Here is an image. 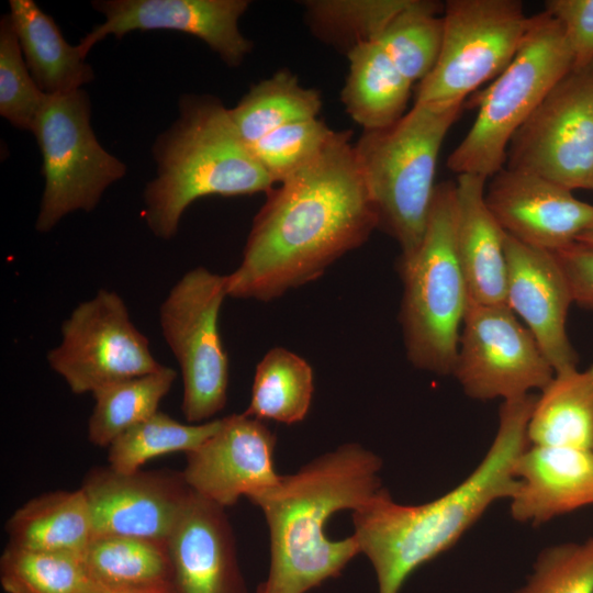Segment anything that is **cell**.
I'll list each match as a JSON object with an SVG mask.
<instances>
[{
  "instance_id": "cell-1",
  "label": "cell",
  "mask_w": 593,
  "mask_h": 593,
  "mask_svg": "<svg viewBox=\"0 0 593 593\" xmlns=\"http://www.w3.org/2000/svg\"><path fill=\"white\" fill-rule=\"evenodd\" d=\"M351 132H336L323 153L270 190L253 221L228 296L271 301L314 281L379 227Z\"/></svg>"
},
{
  "instance_id": "cell-2",
  "label": "cell",
  "mask_w": 593,
  "mask_h": 593,
  "mask_svg": "<svg viewBox=\"0 0 593 593\" xmlns=\"http://www.w3.org/2000/svg\"><path fill=\"white\" fill-rule=\"evenodd\" d=\"M536 395L502 402L493 441L478 466L443 495L418 505L395 502L380 489L353 512L360 552L371 562L378 593H399L421 566L452 547L477 521L516 488L514 467L529 445Z\"/></svg>"
},
{
  "instance_id": "cell-3",
  "label": "cell",
  "mask_w": 593,
  "mask_h": 593,
  "mask_svg": "<svg viewBox=\"0 0 593 593\" xmlns=\"http://www.w3.org/2000/svg\"><path fill=\"white\" fill-rule=\"evenodd\" d=\"M381 468L376 454L345 444L250 501L270 537L269 572L257 593H305L339 575L360 549L354 535L332 540L325 527L333 514L357 511L382 489Z\"/></svg>"
},
{
  "instance_id": "cell-4",
  "label": "cell",
  "mask_w": 593,
  "mask_h": 593,
  "mask_svg": "<svg viewBox=\"0 0 593 593\" xmlns=\"http://www.w3.org/2000/svg\"><path fill=\"white\" fill-rule=\"evenodd\" d=\"M157 165L144 189L152 233L172 238L186 209L206 195L269 192L275 181L239 135L230 109L211 94H183L178 116L153 144Z\"/></svg>"
},
{
  "instance_id": "cell-5",
  "label": "cell",
  "mask_w": 593,
  "mask_h": 593,
  "mask_svg": "<svg viewBox=\"0 0 593 593\" xmlns=\"http://www.w3.org/2000/svg\"><path fill=\"white\" fill-rule=\"evenodd\" d=\"M463 108L465 101L414 102L393 125L365 131L354 145L379 227L398 242L401 258L423 239L441 144Z\"/></svg>"
},
{
  "instance_id": "cell-6",
  "label": "cell",
  "mask_w": 593,
  "mask_h": 593,
  "mask_svg": "<svg viewBox=\"0 0 593 593\" xmlns=\"http://www.w3.org/2000/svg\"><path fill=\"white\" fill-rule=\"evenodd\" d=\"M456 188L436 186L423 239L400 260L403 340L411 363L438 376L452 374L463 318L467 283L455 243Z\"/></svg>"
},
{
  "instance_id": "cell-7",
  "label": "cell",
  "mask_w": 593,
  "mask_h": 593,
  "mask_svg": "<svg viewBox=\"0 0 593 593\" xmlns=\"http://www.w3.org/2000/svg\"><path fill=\"white\" fill-rule=\"evenodd\" d=\"M572 52L560 23L548 12L532 15L528 32L508 66L469 103L478 113L451 152L447 167L455 174L493 177L506 164L517 130L548 92L573 69Z\"/></svg>"
},
{
  "instance_id": "cell-8",
  "label": "cell",
  "mask_w": 593,
  "mask_h": 593,
  "mask_svg": "<svg viewBox=\"0 0 593 593\" xmlns=\"http://www.w3.org/2000/svg\"><path fill=\"white\" fill-rule=\"evenodd\" d=\"M83 89L46 96L32 133L45 179L35 228L52 231L75 211H92L104 191L126 175V165L98 142Z\"/></svg>"
},
{
  "instance_id": "cell-9",
  "label": "cell",
  "mask_w": 593,
  "mask_h": 593,
  "mask_svg": "<svg viewBox=\"0 0 593 593\" xmlns=\"http://www.w3.org/2000/svg\"><path fill=\"white\" fill-rule=\"evenodd\" d=\"M226 296V276L197 267L175 283L160 305L161 334L181 370V410L189 423L208 422L226 404L228 358L219 328Z\"/></svg>"
},
{
  "instance_id": "cell-10",
  "label": "cell",
  "mask_w": 593,
  "mask_h": 593,
  "mask_svg": "<svg viewBox=\"0 0 593 593\" xmlns=\"http://www.w3.org/2000/svg\"><path fill=\"white\" fill-rule=\"evenodd\" d=\"M530 20L518 0L446 1L440 53L417 83L415 102L466 101L508 66Z\"/></svg>"
},
{
  "instance_id": "cell-11",
  "label": "cell",
  "mask_w": 593,
  "mask_h": 593,
  "mask_svg": "<svg viewBox=\"0 0 593 593\" xmlns=\"http://www.w3.org/2000/svg\"><path fill=\"white\" fill-rule=\"evenodd\" d=\"M505 167L593 191V61L548 92L511 139Z\"/></svg>"
},
{
  "instance_id": "cell-12",
  "label": "cell",
  "mask_w": 593,
  "mask_h": 593,
  "mask_svg": "<svg viewBox=\"0 0 593 593\" xmlns=\"http://www.w3.org/2000/svg\"><path fill=\"white\" fill-rule=\"evenodd\" d=\"M47 361L75 394H92L163 366L132 322L123 299L105 289L79 303L63 322L61 342L48 351Z\"/></svg>"
},
{
  "instance_id": "cell-13",
  "label": "cell",
  "mask_w": 593,
  "mask_h": 593,
  "mask_svg": "<svg viewBox=\"0 0 593 593\" xmlns=\"http://www.w3.org/2000/svg\"><path fill=\"white\" fill-rule=\"evenodd\" d=\"M452 376L471 399L504 402L540 391L555 370L506 304L469 303Z\"/></svg>"
},
{
  "instance_id": "cell-14",
  "label": "cell",
  "mask_w": 593,
  "mask_h": 593,
  "mask_svg": "<svg viewBox=\"0 0 593 593\" xmlns=\"http://www.w3.org/2000/svg\"><path fill=\"white\" fill-rule=\"evenodd\" d=\"M247 0H97L92 8L104 16L77 44L86 57L109 35L121 38L133 31L170 30L203 41L230 67L239 66L253 44L238 27Z\"/></svg>"
},
{
  "instance_id": "cell-15",
  "label": "cell",
  "mask_w": 593,
  "mask_h": 593,
  "mask_svg": "<svg viewBox=\"0 0 593 593\" xmlns=\"http://www.w3.org/2000/svg\"><path fill=\"white\" fill-rule=\"evenodd\" d=\"M88 501L93 537L126 536L167 541L190 493L182 472H119L94 467L80 488Z\"/></svg>"
},
{
  "instance_id": "cell-16",
  "label": "cell",
  "mask_w": 593,
  "mask_h": 593,
  "mask_svg": "<svg viewBox=\"0 0 593 593\" xmlns=\"http://www.w3.org/2000/svg\"><path fill=\"white\" fill-rule=\"evenodd\" d=\"M276 436L261 419L242 414L223 417L219 429L187 455L182 471L188 486L226 508L240 496L249 501L271 490Z\"/></svg>"
},
{
  "instance_id": "cell-17",
  "label": "cell",
  "mask_w": 593,
  "mask_h": 593,
  "mask_svg": "<svg viewBox=\"0 0 593 593\" xmlns=\"http://www.w3.org/2000/svg\"><path fill=\"white\" fill-rule=\"evenodd\" d=\"M486 204L512 237L556 251L593 226V204L541 176L504 167L485 189Z\"/></svg>"
},
{
  "instance_id": "cell-18",
  "label": "cell",
  "mask_w": 593,
  "mask_h": 593,
  "mask_svg": "<svg viewBox=\"0 0 593 593\" xmlns=\"http://www.w3.org/2000/svg\"><path fill=\"white\" fill-rule=\"evenodd\" d=\"M505 254L506 305L535 336L555 373L578 368L566 328L573 299L556 255L508 234Z\"/></svg>"
},
{
  "instance_id": "cell-19",
  "label": "cell",
  "mask_w": 593,
  "mask_h": 593,
  "mask_svg": "<svg viewBox=\"0 0 593 593\" xmlns=\"http://www.w3.org/2000/svg\"><path fill=\"white\" fill-rule=\"evenodd\" d=\"M166 545L175 593H246L224 507L191 490Z\"/></svg>"
},
{
  "instance_id": "cell-20",
  "label": "cell",
  "mask_w": 593,
  "mask_h": 593,
  "mask_svg": "<svg viewBox=\"0 0 593 593\" xmlns=\"http://www.w3.org/2000/svg\"><path fill=\"white\" fill-rule=\"evenodd\" d=\"M514 474L508 501L516 522L540 525L593 505V451L529 444Z\"/></svg>"
},
{
  "instance_id": "cell-21",
  "label": "cell",
  "mask_w": 593,
  "mask_h": 593,
  "mask_svg": "<svg viewBox=\"0 0 593 593\" xmlns=\"http://www.w3.org/2000/svg\"><path fill=\"white\" fill-rule=\"evenodd\" d=\"M485 178L459 175L455 243L469 303L506 304V233L485 201Z\"/></svg>"
},
{
  "instance_id": "cell-22",
  "label": "cell",
  "mask_w": 593,
  "mask_h": 593,
  "mask_svg": "<svg viewBox=\"0 0 593 593\" xmlns=\"http://www.w3.org/2000/svg\"><path fill=\"white\" fill-rule=\"evenodd\" d=\"M10 18L31 76L48 96L65 94L94 78L78 45H70L55 20L33 0H10Z\"/></svg>"
},
{
  "instance_id": "cell-23",
  "label": "cell",
  "mask_w": 593,
  "mask_h": 593,
  "mask_svg": "<svg viewBox=\"0 0 593 593\" xmlns=\"http://www.w3.org/2000/svg\"><path fill=\"white\" fill-rule=\"evenodd\" d=\"M347 58L348 74L340 93L346 112L365 131L393 125L407 112L413 83L378 42L353 47Z\"/></svg>"
},
{
  "instance_id": "cell-24",
  "label": "cell",
  "mask_w": 593,
  "mask_h": 593,
  "mask_svg": "<svg viewBox=\"0 0 593 593\" xmlns=\"http://www.w3.org/2000/svg\"><path fill=\"white\" fill-rule=\"evenodd\" d=\"M9 546L82 556L93 538L88 501L81 489L31 499L7 521Z\"/></svg>"
},
{
  "instance_id": "cell-25",
  "label": "cell",
  "mask_w": 593,
  "mask_h": 593,
  "mask_svg": "<svg viewBox=\"0 0 593 593\" xmlns=\"http://www.w3.org/2000/svg\"><path fill=\"white\" fill-rule=\"evenodd\" d=\"M527 435L530 445L593 451V363L555 373L536 395Z\"/></svg>"
},
{
  "instance_id": "cell-26",
  "label": "cell",
  "mask_w": 593,
  "mask_h": 593,
  "mask_svg": "<svg viewBox=\"0 0 593 593\" xmlns=\"http://www.w3.org/2000/svg\"><path fill=\"white\" fill-rule=\"evenodd\" d=\"M321 108L320 92L303 87L294 74L282 69L253 85L230 114L250 147L277 128L317 118Z\"/></svg>"
},
{
  "instance_id": "cell-27",
  "label": "cell",
  "mask_w": 593,
  "mask_h": 593,
  "mask_svg": "<svg viewBox=\"0 0 593 593\" xmlns=\"http://www.w3.org/2000/svg\"><path fill=\"white\" fill-rule=\"evenodd\" d=\"M92 581L119 588H172V571L164 541L126 537H93L83 553ZM174 589V588H172Z\"/></svg>"
},
{
  "instance_id": "cell-28",
  "label": "cell",
  "mask_w": 593,
  "mask_h": 593,
  "mask_svg": "<svg viewBox=\"0 0 593 593\" xmlns=\"http://www.w3.org/2000/svg\"><path fill=\"white\" fill-rule=\"evenodd\" d=\"M313 393L314 376L309 362L286 348L275 347L256 367L244 413L261 421L294 424L305 418Z\"/></svg>"
},
{
  "instance_id": "cell-29",
  "label": "cell",
  "mask_w": 593,
  "mask_h": 593,
  "mask_svg": "<svg viewBox=\"0 0 593 593\" xmlns=\"http://www.w3.org/2000/svg\"><path fill=\"white\" fill-rule=\"evenodd\" d=\"M177 372L170 367L113 382L92 393L96 403L88 422V438L109 447L125 430L158 412Z\"/></svg>"
},
{
  "instance_id": "cell-30",
  "label": "cell",
  "mask_w": 593,
  "mask_h": 593,
  "mask_svg": "<svg viewBox=\"0 0 593 593\" xmlns=\"http://www.w3.org/2000/svg\"><path fill=\"white\" fill-rule=\"evenodd\" d=\"M444 4L411 0L390 23L378 42L396 68L412 83L421 82L434 68L443 43Z\"/></svg>"
},
{
  "instance_id": "cell-31",
  "label": "cell",
  "mask_w": 593,
  "mask_h": 593,
  "mask_svg": "<svg viewBox=\"0 0 593 593\" xmlns=\"http://www.w3.org/2000/svg\"><path fill=\"white\" fill-rule=\"evenodd\" d=\"M221 421L183 424L158 411L111 443L108 447L109 467L119 472H133L156 457L177 451L191 452L219 429Z\"/></svg>"
},
{
  "instance_id": "cell-32",
  "label": "cell",
  "mask_w": 593,
  "mask_h": 593,
  "mask_svg": "<svg viewBox=\"0 0 593 593\" xmlns=\"http://www.w3.org/2000/svg\"><path fill=\"white\" fill-rule=\"evenodd\" d=\"M411 0H309L305 19L322 41L345 48L377 41Z\"/></svg>"
},
{
  "instance_id": "cell-33",
  "label": "cell",
  "mask_w": 593,
  "mask_h": 593,
  "mask_svg": "<svg viewBox=\"0 0 593 593\" xmlns=\"http://www.w3.org/2000/svg\"><path fill=\"white\" fill-rule=\"evenodd\" d=\"M0 582L7 593H85L92 580L82 556L7 545Z\"/></svg>"
},
{
  "instance_id": "cell-34",
  "label": "cell",
  "mask_w": 593,
  "mask_h": 593,
  "mask_svg": "<svg viewBox=\"0 0 593 593\" xmlns=\"http://www.w3.org/2000/svg\"><path fill=\"white\" fill-rule=\"evenodd\" d=\"M335 133L315 118L277 128L250 149L275 183H280L316 159Z\"/></svg>"
},
{
  "instance_id": "cell-35",
  "label": "cell",
  "mask_w": 593,
  "mask_h": 593,
  "mask_svg": "<svg viewBox=\"0 0 593 593\" xmlns=\"http://www.w3.org/2000/svg\"><path fill=\"white\" fill-rule=\"evenodd\" d=\"M45 94L26 66L9 13L0 21V114L13 127L30 131L34 126Z\"/></svg>"
},
{
  "instance_id": "cell-36",
  "label": "cell",
  "mask_w": 593,
  "mask_h": 593,
  "mask_svg": "<svg viewBox=\"0 0 593 593\" xmlns=\"http://www.w3.org/2000/svg\"><path fill=\"white\" fill-rule=\"evenodd\" d=\"M515 593H593V536L545 548Z\"/></svg>"
},
{
  "instance_id": "cell-37",
  "label": "cell",
  "mask_w": 593,
  "mask_h": 593,
  "mask_svg": "<svg viewBox=\"0 0 593 593\" xmlns=\"http://www.w3.org/2000/svg\"><path fill=\"white\" fill-rule=\"evenodd\" d=\"M545 11L561 25L573 55V68L593 61V0H547Z\"/></svg>"
},
{
  "instance_id": "cell-38",
  "label": "cell",
  "mask_w": 593,
  "mask_h": 593,
  "mask_svg": "<svg viewBox=\"0 0 593 593\" xmlns=\"http://www.w3.org/2000/svg\"><path fill=\"white\" fill-rule=\"evenodd\" d=\"M552 253L568 280L573 303L593 310V246L575 240Z\"/></svg>"
},
{
  "instance_id": "cell-39",
  "label": "cell",
  "mask_w": 593,
  "mask_h": 593,
  "mask_svg": "<svg viewBox=\"0 0 593 593\" xmlns=\"http://www.w3.org/2000/svg\"><path fill=\"white\" fill-rule=\"evenodd\" d=\"M85 593H175L172 588L137 589L119 588L97 583L92 581Z\"/></svg>"
},
{
  "instance_id": "cell-40",
  "label": "cell",
  "mask_w": 593,
  "mask_h": 593,
  "mask_svg": "<svg viewBox=\"0 0 593 593\" xmlns=\"http://www.w3.org/2000/svg\"><path fill=\"white\" fill-rule=\"evenodd\" d=\"M577 240L593 246V226H592L590 230L585 231L583 234H581V235L577 238Z\"/></svg>"
}]
</instances>
